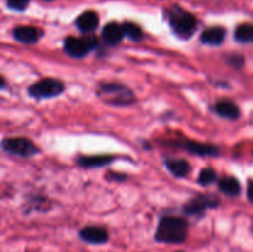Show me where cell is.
Instances as JSON below:
<instances>
[{
	"label": "cell",
	"instance_id": "cell-1",
	"mask_svg": "<svg viewBox=\"0 0 253 252\" xmlns=\"http://www.w3.org/2000/svg\"><path fill=\"white\" fill-rule=\"evenodd\" d=\"M189 222L180 216L161 217L157 230L155 232V241L161 244H183L188 237Z\"/></svg>",
	"mask_w": 253,
	"mask_h": 252
},
{
	"label": "cell",
	"instance_id": "cell-2",
	"mask_svg": "<svg viewBox=\"0 0 253 252\" xmlns=\"http://www.w3.org/2000/svg\"><path fill=\"white\" fill-rule=\"evenodd\" d=\"M168 22L174 34L182 39H189L197 30L194 15L180 6H173L168 10Z\"/></svg>",
	"mask_w": 253,
	"mask_h": 252
},
{
	"label": "cell",
	"instance_id": "cell-3",
	"mask_svg": "<svg viewBox=\"0 0 253 252\" xmlns=\"http://www.w3.org/2000/svg\"><path fill=\"white\" fill-rule=\"evenodd\" d=\"M98 95L105 99L111 105H131L135 103V95L127 86L120 83H101L99 85Z\"/></svg>",
	"mask_w": 253,
	"mask_h": 252
},
{
	"label": "cell",
	"instance_id": "cell-4",
	"mask_svg": "<svg viewBox=\"0 0 253 252\" xmlns=\"http://www.w3.org/2000/svg\"><path fill=\"white\" fill-rule=\"evenodd\" d=\"M98 39L95 36L74 37L69 36L64 40V52L73 58H83L84 56L96 48Z\"/></svg>",
	"mask_w": 253,
	"mask_h": 252
},
{
	"label": "cell",
	"instance_id": "cell-5",
	"mask_svg": "<svg viewBox=\"0 0 253 252\" xmlns=\"http://www.w3.org/2000/svg\"><path fill=\"white\" fill-rule=\"evenodd\" d=\"M64 91V83L56 78L40 79L29 88L30 96L35 99H49L61 95Z\"/></svg>",
	"mask_w": 253,
	"mask_h": 252
},
{
	"label": "cell",
	"instance_id": "cell-6",
	"mask_svg": "<svg viewBox=\"0 0 253 252\" xmlns=\"http://www.w3.org/2000/svg\"><path fill=\"white\" fill-rule=\"evenodd\" d=\"M220 198L215 194H198L190 199L183 208L185 215L189 216H203L207 209L219 207Z\"/></svg>",
	"mask_w": 253,
	"mask_h": 252
},
{
	"label": "cell",
	"instance_id": "cell-7",
	"mask_svg": "<svg viewBox=\"0 0 253 252\" xmlns=\"http://www.w3.org/2000/svg\"><path fill=\"white\" fill-rule=\"evenodd\" d=\"M2 150L10 155L19 156V157H32L40 152L39 148L35 146L32 141L25 137H7L1 142Z\"/></svg>",
	"mask_w": 253,
	"mask_h": 252
},
{
	"label": "cell",
	"instance_id": "cell-8",
	"mask_svg": "<svg viewBox=\"0 0 253 252\" xmlns=\"http://www.w3.org/2000/svg\"><path fill=\"white\" fill-rule=\"evenodd\" d=\"M169 145H174L175 147L187 150L188 152L194 153L198 156H219L220 150L215 145H207V143H200L197 141L192 140H183V141H169Z\"/></svg>",
	"mask_w": 253,
	"mask_h": 252
},
{
	"label": "cell",
	"instance_id": "cell-9",
	"mask_svg": "<svg viewBox=\"0 0 253 252\" xmlns=\"http://www.w3.org/2000/svg\"><path fill=\"white\" fill-rule=\"evenodd\" d=\"M79 237L86 244L103 245L109 241V232L103 226H85L79 230Z\"/></svg>",
	"mask_w": 253,
	"mask_h": 252
},
{
	"label": "cell",
	"instance_id": "cell-10",
	"mask_svg": "<svg viewBox=\"0 0 253 252\" xmlns=\"http://www.w3.org/2000/svg\"><path fill=\"white\" fill-rule=\"evenodd\" d=\"M101 36H103V40L105 41L106 44H109V46H116L125 37L124 26L118 24V22H109V24H106L104 26L103 31H101Z\"/></svg>",
	"mask_w": 253,
	"mask_h": 252
},
{
	"label": "cell",
	"instance_id": "cell-11",
	"mask_svg": "<svg viewBox=\"0 0 253 252\" xmlns=\"http://www.w3.org/2000/svg\"><path fill=\"white\" fill-rule=\"evenodd\" d=\"M226 30L222 26H211L205 29L200 35V41L210 46H220L225 41Z\"/></svg>",
	"mask_w": 253,
	"mask_h": 252
},
{
	"label": "cell",
	"instance_id": "cell-12",
	"mask_svg": "<svg viewBox=\"0 0 253 252\" xmlns=\"http://www.w3.org/2000/svg\"><path fill=\"white\" fill-rule=\"evenodd\" d=\"M40 31L34 26H26V25H22V26H16L12 30V36L16 41L21 42V43L31 44L36 43L40 39Z\"/></svg>",
	"mask_w": 253,
	"mask_h": 252
},
{
	"label": "cell",
	"instance_id": "cell-13",
	"mask_svg": "<svg viewBox=\"0 0 253 252\" xmlns=\"http://www.w3.org/2000/svg\"><path fill=\"white\" fill-rule=\"evenodd\" d=\"M76 25L82 32L84 34H90V32L95 31L96 27L99 25V16L95 11H84L83 14L79 15L76 20Z\"/></svg>",
	"mask_w": 253,
	"mask_h": 252
},
{
	"label": "cell",
	"instance_id": "cell-14",
	"mask_svg": "<svg viewBox=\"0 0 253 252\" xmlns=\"http://www.w3.org/2000/svg\"><path fill=\"white\" fill-rule=\"evenodd\" d=\"M165 166L174 177L178 178H184L185 175L192 170L190 163L188 162V161L182 160V158H174V160L165 161Z\"/></svg>",
	"mask_w": 253,
	"mask_h": 252
},
{
	"label": "cell",
	"instance_id": "cell-15",
	"mask_svg": "<svg viewBox=\"0 0 253 252\" xmlns=\"http://www.w3.org/2000/svg\"><path fill=\"white\" fill-rule=\"evenodd\" d=\"M215 111L222 118L236 120L240 116V108L231 100H220L215 104Z\"/></svg>",
	"mask_w": 253,
	"mask_h": 252
},
{
	"label": "cell",
	"instance_id": "cell-16",
	"mask_svg": "<svg viewBox=\"0 0 253 252\" xmlns=\"http://www.w3.org/2000/svg\"><path fill=\"white\" fill-rule=\"evenodd\" d=\"M115 158L113 156H82L77 160L81 167L84 168H95V167H104V166L111 163Z\"/></svg>",
	"mask_w": 253,
	"mask_h": 252
},
{
	"label": "cell",
	"instance_id": "cell-17",
	"mask_svg": "<svg viewBox=\"0 0 253 252\" xmlns=\"http://www.w3.org/2000/svg\"><path fill=\"white\" fill-rule=\"evenodd\" d=\"M219 188L229 197H237L241 193V184L234 177H224L219 180Z\"/></svg>",
	"mask_w": 253,
	"mask_h": 252
},
{
	"label": "cell",
	"instance_id": "cell-18",
	"mask_svg": "<svg viewBox=\"0 0 253 252\" xmlns=\"http://www.w3.org/2000/svg\"><path fill=\"white\" fill-rule=\"evenodd\" d=\"M235 40L241 43L253 42V24H241L235 30Z\"/></svg>",
	"mask_w": 253,
	"mask_h": 252
},
{
	"label": "cell",
	"instance_id": "cell-19",
	"mask_svg": "<svg viewBox=\"0 0 253 252\" xmlns=\"http://www.w3.org/2000/svg\"><path fill=\"white\" fill-rule=\"evenodd\" d=\"M124 31H125V36H127L128 39L132 40V41H140L143 37V31L137 24L131 21H126L125 24H123Z\"/></svg>",
	"mask_w": 253,
	"mask_h": 252
},
{
	"label": "cell",
	"instance_id": "cell-20",
	"mask_svg": "<svg viewBox=\"0 0 253 252\" xmlns=\"http://www.w3.org/2000/svg\"><path fill=\"white\" fill-rule=\"evenodd\" d=\"M217 174L212 168H204L202 169V172L199 173V177H198V183L203 187H207V185L212 184V183L216 182Z\"/></svg>",
	"mask_w": 253,
	"mask_h": 252
},
{
	"label": "cell",
	"instance_id": "cell-21",
	"mask_svg": "<svg viewBox=\"0 0 253 252\" xmlns=\"http://www.w3.org/2000/svg\"><path fill=\"white\" fill-rule=\"evenodd\" d=\"M30 0H6V5L9 9L14 11H24L29 6Z\"/></svg>",
	"mask_w": 253,
	"mask_h": 252
},
{
	"label": "cell",
	"instance_id": "cell-22",
	"mask_svg": "<svg viewBox=\"0 0 253 252\" xmlns=\"http://www.w3.org/2000/svg\"><path fill=\"white\" fill-rule=\"evenodd\" d=\"M229 62L235 67V68H241L245 63L244 57L242 56H232V58H230Z\"/></svg>",
	"mask_w": 253,
	"mask_h": 252
},
{
	"label": "cell",
	"instance_id": "cell-23",
	"mask_svg": "<svg viewBox=\"0 0 253 252\" xmlns=\"http://www.w3.org/2000/svg\"><path fill=\"white\" fill-rule=\"evenodd\" d=\"M108 178L111 180H125L126 175L125 174H119V173H109Z\"/></svg>",
	"mask_w": 253,
	"mask_h": 252
},
{
	"label": "cell",
	"instance_id": "cell-24",
	"mask_svg": "<svg viewBox=\"0 0 253 252\" xmlns=\"http://www.w3.org/2000/svg\"><path fill=\"white\" fill-rule=\"evenodd\" d=\"M247 197H249V199L253 203V180L252 182H250V184H249V189H247Z\"/></svg>",
	"mask_w": 253,
	"mask_h": 252
},
{
	"label": "cell",
	"instance_id": "cell-25",
	"mask_svg": "<svg viewBox=\"0 0 253 252\" xmlns=\"http://www.w3.org/2000/svg\"><path fill=\"white\" fill-rule=\"evenodd\" d=\"M44 1H52V0H44Z\"/></svg>",
	"mask_w": 253,
	"mask_h": 252
},
{
	"label": "cell",
	"instance_id": "cell-26",
	"mask_svg": "<svg viewBox=\"0 0 253 252\" xmlns=\"http://www.w3.org/2000/svg\"><path fill=\"white\" fill-rule=\"evenodd\" d=\"M177 252H185V251H177Z\"/></svg>",
	"mask_w": 253,
	"mask_h": 252
}]
</instances>
